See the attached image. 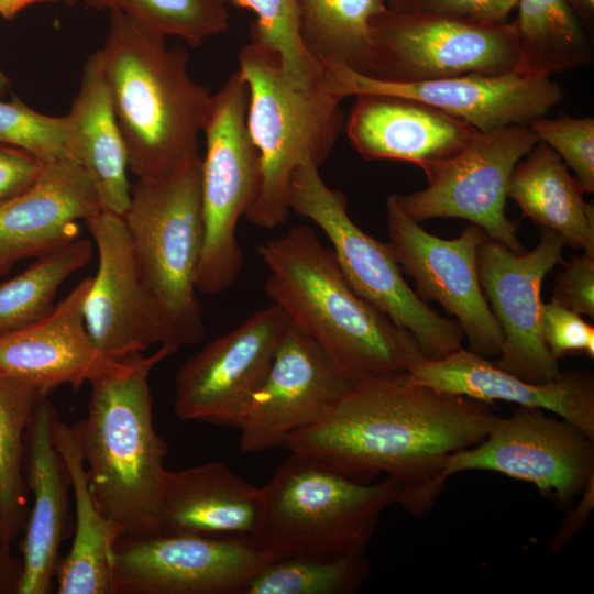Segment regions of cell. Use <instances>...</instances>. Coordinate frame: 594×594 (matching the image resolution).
Returning a JSON list of instances; mask_svg holds the SVG:
<instances>
[{
    "mask_svg": "<svg viewBox=\"0 0 594 594\" xmlns=\"http://www.w3.org/2000/svg\"><path fill=\"white\" fill-rule=\"evenodd\" d=\"M94 243L76 239L41 256L24 272L0 285V336L25 327L55 306L61 286L88 264Z\"/></svg>",
    "mask_w": 594,
    "mask_h": 594,
    "instance_id": "obj_32",
    "label": "cell"
},
{
    "mask_svg": "<svg viewBox=\"0 0 594 594\" xmlns=\"http://www.w3.org/2000/svg\"><path fill=\"white\" fill-rule=\"evenodd\" d=\"M53 438L70 477L75 497V536L56 573L58 594H112L111 557L120 536L99 510L70 426L54 421Z\"/></svg>",
    "mask_w": 594,
    "mask_h": 594,
    "instance_id": "obj_28",
    "label": "cell"
},
{
    "mask_svg": "<svg viewBox=\"0 0 594 594\" xmlns=\"http://www.w3.org/2000/svg\"><path fill=\"white\" fill-rule=\"evenodd\" d=\"M239 73L249 91L246 124L258 152L261 186L245 218L263 229L284 224L290 213L289 184L305 163L318 167L344 129L341 99L321 79L308 89L295 87L278 56L249 42L239 52Z\"/></svg>",
    "mask_w": 594,
    "mask_h": 594,
    "instance_id": "obj_5",
    "label": "cell"
},
{
    "mask_svg": "<svg viewBox=\"0 0 594 594\" xmlns=\"http://www.w3.org/2000/svg\"><path fill=\"white\" fill-rule=\"evenodd\" d=\"M385 204L388 243L403 273L414 279L418 297L439 302L455 318L471 351L484 358L498 355L503 333L477 272V251L486 233L469 222L458 238L442 239L409 218L395 194Z\"/></svg>",
    "mask_w": 594,
    "mask_h": 594,
    "instance_id": "obj_14",
    "label": "cell"
},
{
    "mask_svg": "<svg viewBox=\"0 0 594 594\" xmlns=\"http://www.w3.org/2000/svg\"><path fill=\"white\" fill-rule=\"evenodd\" d=\"M270 561L254 538H123L111 557L112 594H239Z\"/></svg>",
    "mask_w": 594,
    "mask_h": 594,
    "instance_id": "obj_13",
    "label": "cell"
},
{
    "mask_svg": "<svg viewBox=\"0 0 594 594\" xmlns=\"http://www.w3.org/2000/svg\"><path fill=\"white\" fill-rule=\"evenodd\" d=\"M498 418L493 404L398 373L353 384L322 420L282 448L362 483L384 473L400 486L399 504L424 517L444 487L448 457L481 442Z\"/></svg>",
    "mask_w": 594,
    "mask_h": 594,
    "instance_id": "obj_1",
    "label": "cell"
},
{
    "mask_svg": "<svg viewBox=\"0 0 594 594\" xmlns=\"http://www.w3.org/2000/svg\"><path fill=\"white\" fill-rule=\"evenodd\" d=\"M85 223L98 253L97 273L82 304L95 346L122 360L167 345L163 311L143 279L123 217L100 210Z\"/></svg>",
    "mask_w": 594,
    "mask_h": 594,
    "instance_id": "obj_18",
    "label": "cell"
},
{
    "mask_svg": "<svg viewBox=\"0 0 594 594\" xmlns=\"http://www.w3.org/2000/svg\"><path fill=\"white\" fill-rule=\"evenodd\" d=\"M109 14L98 54L129 166L141 178L167 175L200 156L212 94L190 76L183 46H166L119 11Z\"/></svg>",
    "mask_w": 594,
    "mask_h": 594,
    "instance_id": "obj_3",
    "label": "cell"
},
{
    "mask_svg": "<svg viewBox=\"0 0 594 594\" xmlns=\"http://www.w3.org/2000/svg\"><path fill=\"white\" fill-rule=\"evenodd\" d=\"M66 117L70 153L89 175L101 209L124 217L131 201L129 157L98 51L82 67L80 87Z\"/></svg>",
    "mask_w": 594,
    "mask_h": 594,
    "instance_id": "obj_26",
    "label": "cell"
},
{
    "mask_svg": "<svg viewBox=\"0 0 594 594\" xmlns=\"http://www.w3.org/2000/svg\"><path fill=\"white\" fill-rule=\"evenodd\" d=\"M230 4L254 13L250 41L278 56L295 87L308 89L320 81L322 67L308 53L300 36L297 0H230Z\"/></svg>",
    "mask_w": 594,
    "mask_h": 594,
    "instance_id": "obj_35",
    "label": "cell"
},
{
    "mask_svg": "<svg viewBox=\"0 0 594 594\" xmlns=\"http://www.w3.org/2000/svg\"><path fill=\"white\" fill-rule=\"evenodd\" d=\"M560 156L537 142L515 166L507 187L524 218L562 237L565 245L594 256V207Z\"/></svg>",
    "mask_w": 594,
    "mask_h": 594,
    "instance_id": "obj_27",
    "label": "cell"
},
{
    "mask_svg": "<svg viewBox=\"0 0 594 594\" xmlns=\"http://www.w3.org/2000/svg\"><path fill=\"white\" fill-rule=\"evenodd\" d=\"M123 219L143 279L163 311L167 345L176 352L196 344L205 333L197 297L205 239L201 156L164 176L138 177Z\"/></svg>",
    "mask_w": 594,
    "mask_h": 594,
    "instance_id": "obj_7",
    "label": "cell"
},
{
    "mask_svg": "<svg viewBox=\"0 0 594 594\" xmlns=\"http://www.w3.org/2000/svg\"><path fill=\"white\" fill-rule=\"evenodd\" d=\"M538 142L528 125L479 132L461 151L427 167L428 185L395 194L403 211L421 223L436 218L464 219L515 253H522L517 227L505 213L507 187L517 163Z\"/></svg>",
    "mask_w": 594,
    "mask_h": 594,
    "instance_id": "obj_11",
    "label": "cell"
},
{
    "mask_svg": "<svg viewBox=\"0 0 594 594\" xmlns=\"http://www.w3.org/2000/svg\"><path fill=\"white\" fill-rule=\"evenodd\" d=\"M308 53L322 66L341 64L370 76L374 61L373 19L384 0H297Z\"/></svg>",
    "mask_w": 594,
    "mask_h": 594,
    "instance_id": "obj_29",
    "label": "cell"
},
{
    "mask_svg": "<svg viewBox=\"0 0 594 594\" xmlns=\"http://www.w3.org/2000/svg\"><path fill=\"white\" fill-rule=\"evenodd\" d=\"M352 385L330 355L290 322L237 427L240 451L283 447L292 433L322 420Z\"/></svg>",
    "mask_w": 594,
    "mask_h": 594,
    "instance_id": "obj_19",
    "label": "cell"
},
{
    "mask_svg": "<svg viewBox=\"0 0 594 594\" xmlns=\"http://www.w3.org/2000/svg\"><path fill=\"white\" fill-rule=\"evenodd\" d=\"M289 324L272 304L207 343L177 373L175 415L185 421L238 427Z\"/></svg>",
    "mask_w": 594,
    "mask_h": 594,
    "instance_id": "obj_17",
    "label": "cell"
},
{
    "mask_svg": "<svg viewBox=\"0 0 594 594\" xmlns=\"http://www.w3.org/2000/svg\"><path fill=\"white\" fill-rule=\"evenodd\" d=\"M370 570L365 551L277 558L250 578L239 594H350L360 588Z\"/></svg>",
    "mask_w": 594,
    "mask_h": 594,
    "instance_id": "obj_33",
    "label": "cell"
},
{
    "mask_svg": "<svg viewBox=\"0 0 594 594\" xmlns=\"http://www.w3.org/2000/svg\"><path fill=\"white\" fill-rule=\"evenodd\" d=\"M516 8V73L548 78L590 63L592 47L568 0H518Z\"/></svg>",
    "mask_w": 594,
    "mask_h": 594,
    "instance_id": "obj_30",
    "label": "cell"
},
{
    "mask_svg": "<svg viewBox=\"0 0 594 594\" xmlns=\"http://www.w3.org/2000/svg\"><path fill=\"white\" fill-rule=\"evenodd\" d=\"M102 210L74 157L44 163L24 190L0 201V277L19 261L44 256L78 239L79 221Z\"/></svg>",
    "mask_w": 594,
    "mask_h": 594,
    "instance_id": "obj_21",
    "label": "cell"
},
{
    "mask_svg": "<svg viewBox=\"0 0 594 594\" xmlns=\"http://www.w3.org/2000/svg\"><path fill=\"white\" fill-rule=\"evenodd\" d=\"M406 374L413 383L436 392L490 404L502 400L557 414L594 439V376L591 372L568 371L553 381L534 384L461 348L439 360L424 359Z\"/></svg>",
    "mask_w": 594,
    "mask_h": 594,
    "instance_id": "obj_22",
    "label": "cell"
},
{
    "mask_svg": "<svg viewBox=\"0 0 594 594\" xmlns=\"http://www.w3.org/2000/svg\"><path fill=\"white\" fill-rule=\"evenodd\" d=\"M371 77L422 81L516 72V24H479L411 10L386 9L372 21ZM367 76V75H366Z\"/></svg>",
    "mask_w": 594,
    "mask_h": 594,
    "instance_id": "obj_10",
    "label": "cell"
},
{
    "mask_svg": "<svg viewBox=\"0 0 594 594\" xmlns=\"http://www.w3.org/2000/svg\"><path fill=\"white\" fill-rule=\"evenodd\" d=\"M21 569V561L13 553L0 508V594H18Z\"/></svg>",
    "mask_w": 594,
    "mask_h": 594,
    "instance_id": "obj_42",
    "label": "cell"
},
{
    "mask_svg": "<svg viewBox=\"0 0 594 594\" xmlns=\"http://www.w3.org/2000/svg\"><path fill=\"white\" fill-rule=\"evenodd\" d=\"M565 242L557 232L541 228L534 250L515 253L488 237L477 251L480 284L494 315L503 342L498 367L521 380L543 384L561 375L541 334V285L563 262Z\"/></svg>",
    "mask_w": 594,
    "mask_h": 594,
    "instance_id": "obj_15",
    "label": "cell"
},
{
    "mask_svg": "<svg viewBox=\"0 0 594 594\" xmlns=\"http://www.w3.org/2000/svg\"><path fill=\"white\" fill-rule=\"evenodd\" d=\"M573 1L584 4L586 8H593L594 6V0H573Z\"/></svg>",
    "mask_w": 594,
    "mask_h": 594,
    "instance_id": "obj_47",
    "label": "cell"
},
{
    "mask_svg": "<svg viewBox=\"0 0 594 594\" xmlns=\"http://www.w3.org/2000/svg\"><path fill=\"white\" fill-rule=\"evenodd\" d=\"M265 293L353 383L406 373L425 358L415 338L361 297L315 230L295 226L257 248Z\"/></svg>",
    "mask_w": 594,
    "mask_h": 594,
    "instance_id": "obj_2",
    "label": "cell"
},
{
    "mask_svg": "<svg viewBox=\"0 0 594 594\" xmlns=\"http://www.w3.org/2000/svg\"><path fill=\"white\" fill-rule=\"evenodd\" d=\"M50 1L57 0H0V15L4 19L11 20L15 18L23 9L32 4Z\"/></svg>",
    "mask_w": 594,
    "mask_h": 594,
    "instance_id": "obj_44",
    "label": "cell"
},
{
    "mask_svg": "<svg viewBox=\"0 0 594 594\" xmlns=\"http://www.w3.org/2000/svg\"><path fill=\"white\" fill-rule=\"evenodd\" d=\"M593 483L594 481L590 483V485L583 492L584 493L583 502L579 505L578 509H575L571 514L570 519L572 520H568L564 524V526L560 529L556 538H553V542H552L553 548L562 547V544H564V539L569 538L575 532L574 524L578 522V526L580 528L582 521L587 518L590 509L593 505Z\"/></svg>",
    "mask_w": 594,
    "mask_h": 594,
    "instance_id": "obj_43",
    "label": "cell"
},
{
    "mask_svg": "<svg viewBox=\"0 0 594 594\" xmlns=\"http://www.w3.org/2000/svg\"><path fill=\"white\" fill-rule=\"evenodd\" d=\"M384 1L387 8L391 10H399L405 2V0H384Z\"/></svg>",
    "mask_w": 594,
    "mask_h": 594,
    "instance_id": "obj_45",
    "label": "cell"
},
{
    "mask_svg": "<svg viewBox=\"0 0 594 594\" xmlns=\"http://www.w3.org/2000/svg\"><path fill=\"white\" fill-rule=\"evenodd\" d=\"M518 0H405L399 10H411L479 24H503Z\"/></svg>",
    "mask_w": 594,
    "mask_h": 594,
    "instance_id": "obj_40",
    "label": "cell"
},
{
    "mask_svg": "<svg viewBox=\"0 0 594 594\" xmlns=\"http://www.w3.org/2000/svg\"><path fill=\"white\" fill-rule=\"evenodd\" d=\"M0 144L23 150L43 163L73 157L67 117L40 113L15 97L0 100Z\"/></svg>",
    "mask_w": 594,
    "mask_h": 594,
    "instance_id": "obj_36",
    "label": "cell"
},
{
    "mask_svg": "<svg viewBox=\"0 0 594 594\" xmlns=\"http://www.w3.org/2000/svg\"><path fill=\"white\" fill-rule=\"evenodd\" d=\"M263 510V487L246 482L223 463L166 469L157 534L254 538Z\"/></svg>",
    "mask_w": 594,
    "mask_h": 594,
    "instance_id": "obj_25",
    "label": "cell"
},
{
    "mask_svg": "<svg viewBox=\"0 0 594 594\" xmlns=\"http://www.w3.org/2000/svg\"><path fill=\"white\" fill-rule=\"evenodd\" d=\"M290 210L311 220L327 235L332 253L351 287L409 332L429 360L460 350L464 334L458 322L440 316L407 284L389 243L365 233L348 213V199L330 188L319 167L305 163L294 172L288 193Z\"/></svg>",
    "mask_w": 594,
    "mask_h": 594,
    "instance_id": "obj_8",
    "label": "cell"
},
{
    "mask_svg": "<svg viewBox=\"0 0 594 594\" xmlns=\"http://www.w3.org/2000/svg\"><path fill=\"white\" fill-rule=\"evenodd\" d=\"M44 396L50 395L0 370V508L12 542L26 522L25 436L35 408Z\"/></svg>",
    "mask_w": 594,
    "mask_h": 594,
    "instance_id": "obj_31",
    "label": "cell"
},
{
    "mask_svg": "<svg viewBox=\"0 0 594 594\" xmlns=\"http://www.w3.org/2000/svg\"><path fill=\"white\" fill-rule=\"evenodd\" d=\"M464 471L502 473L568 506L594 481V439L543 409L519 406L499 417L481 442L448 457L446 480Z\"/></svg>",
    "mask_w": 594,
    "mask_h": 594,
    "instance_id": "obj_12",
    "label": "cell"
},
{
    "mask_svg": "<svg viewBox=\"0 0 594 594\" xmlns=\"http://www.w3.org/2000/svg\"><path fill=\"white\" fill-rule=\"evenodd\" d=\"M344 129L365 160H394L422 170L465 147L479 133L464 121L406 97L356 96Z\"/></svg>",
    "mask_w": 594,
    "mask_h": 594,
    "instance_id": "obj_24",
    "label": "cell"
},
{
    "mask_svg": "<svg viewBox=\"0 0 594 594\" xmlns=\"http://www.w3.org/2000/svg\"><path fill=\"white\" fill-rule=\"evenodd\" d=\"M9 80L0 69V97L7 91Z\"/></svg>",
    "mask_w": 594,
    "mask_h": 594,
    "instance_id": "obj_46",
    "label": "cell"
},
{
    "mask_svg": "<svg viewBox=\"0 0 594 594\" xmlns=\"http://www.w3.org/2000/svg\"><path fill=\"white\" fill-rule=\"evenodd\" d=\"M551 301L579 315L594 318V256L575 254L561 263Z\"/></svg>",
    "mask_w": 594,
    "mask_h": 594,
    "instance_id": "obj_39",
    "label": "cell"
},
{
    "mask_svg": "<svg viewBox=\"0 0 594 594\" xmlns=\"http://www.w3.org/2000/svg\"><path fill=\"white\" fill-rule=\"evenodd\" d=\"M540 326L542 339L558 361L578 353L594 358V327L581 315L550 300L542 305Z\"/></svg>",
    "mask_w": 594,
    "mask_h": 594,
    "instance_id": "obj_38",
    "label": "cell"
},
{
    "mask_svg": "<svg viewBox=\"0 0 594 594\" xmlns=\"http://www.w3.org/2000/svg\"><path fill=\"white\" fill-rule=\"evenodd\" d=\"M248 86L237 69L212 95L202 132L201 205L205 226L197 289L223 293L243 267L237 240L239 220L253 206L261 186L258 152L250 136Z\"/></svg>",
    "mask_w": 594,
    "mask_h": 594,
    "instance_id": "obj_9",
    "label": "cell"
},
{
    "mask_svg": "<svg viewBox=\"0 0 594 594\" xmlns=\"http://www.w3.org/2000/svg\"><path fill=\"white\" fill-rule=\"evenodd\" d=\"M58 417L48 396L40 399L25 436L23 470L33 504L21 541L18 594H50L69 520L72 487L67 466L54 443Z\"/></svg>",
    "mask_w": 594,
    "mask_h": 594,
    "instance_id": "obj_23",
    "label": "cell"
},
{
    "mask_svg": "<svg viewBox=\"0 0 594 594\" xmlns=\"http://www.w3.org/2000/svg\"><path fill=\"white\" fill-rule=\"evenodd\" d=\"M263 492L254 540L272 560L365 551L381 515L402 495L391 477L358 482L297 453L277 468Z\"/></svg>",
    "mask_w": 594,
    "mask_h": 594,
    "instance_id": "obj_6",
    "label": "cell"
},
{
    "mask_svg": "<svg viewBox=\"0 0 594 594\" xmlns=\"http://www.w3.org/2000/svg\"><path fill=\"white\" fill-rule=\"evenodd\" d=\"M92 9L119 11L148 34L176 36L193 46L226 33L230 0H84Z\"/></svg>",
    "mask_w": 594,
    "mask_h": 594,
    "instance_id": "obj_34",
    "label": "cell"
},
{
    "mask_svg": "<svg viewBox=\"0 0 594 594\" xmlns=\"http://www.w3.org/2000/svg\"><path fill=\"white\" fill-rule=\"evenodd\" d=\"M168 345L129 355V367L90 383L86 416L70 426L96 504L120 538L158 532L168 447L153 424L150 375L172 355Z\"/></svg>",
    "mask_w": 594,
    "mask_h": 594,
    "instance_id": "obj_4",
    "label": "cell"
},
{
    "mask_svg": "<svg viewBox=\"0 0 594 594\" xmlns=\"http://www.w3.org/2000/svg\"><path fill=\"white\" fill-rule=\"evenodd\" d=\"M321 67L323 87L341 100L365 94L416 99L464 121L479 132L529 125L564 98L562 87L550 77L532 78L516 72L404 82L366 76L341 64Z\"/></svg>",
    "mask_w": 594,
    "mask_h": 594,
    "instance_id": "obj_16",
    "label": "cell"
},
{
    "mask_svg": "<svg viewBox=\"0 0 594 594\" xmlns=\"http://www.w3.org/2000/svg\"><path fill=\"white\" fill-rule=\"evenodd\" d=\"M91 277L81 279L41 319L0 336V370L36 387L45 395L128 370L122 360L102 354L91 341L82 304Z\"/></svg>",
    "mask_w": 594,
    "mask_h": 594,
    "instance_id": "obj_20",
    "label": "cell"
},
{
    "mask_svg": "<svg viewBox=\"0 0 594 594\" xmlns=\"http://www.w3.org/2000/svg\"><path fill=\"white\" fill-rule=\"evenodd\" d=\"M44 163L28 152L0 144V201L28 188Z\"/></svg>",
    "mask_w": 594,
    "mask_h": 594,
    "instance_id": "obj_41",
    "label": "cell"
},
{
    "mask_svg": "<svg viewBox=\"0 0 594 594\" xmlns=\"http://www.w3.org/2000/svg\"><path fill=\"white\" fill-rule=\"evenodd\" d=\"M539 142L550 146L574 173L584 193L594 191V119L546 116L528 125Z\"/></svg>",
    "mask_w": 594,
    "mask_h": 594,
    "instance_id": "obj_37",
    "label": "cell"
}]
</instances>
